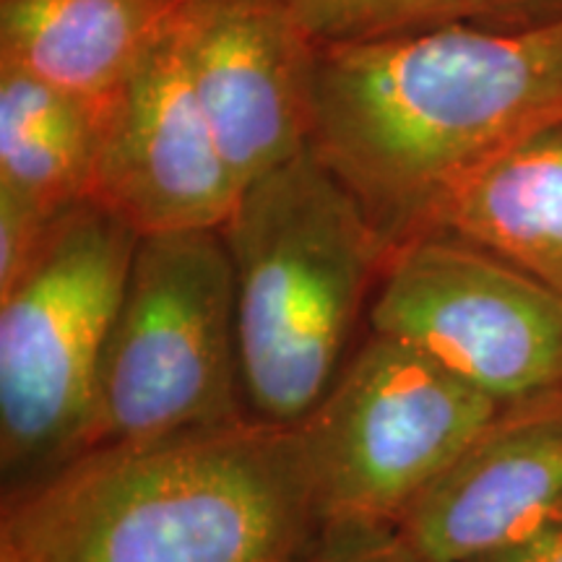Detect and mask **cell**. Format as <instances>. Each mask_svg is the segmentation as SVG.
Segmentation results:
<instances>
[{
  "label": "cell",
  "instance_id": "obj_1",
  "mask_svg": "<svg viewBox=\"0 0 562 562\" xmlns=\"http://www.w3.org/2000/svg\"><path fill=\"white\" fill-rule=\"evenodd\" d=\"M560 125L562 13L318 50L313 146L391 248L456 178Z\"/></svg>",
  "mask_w": 562,
  "mask_h": 562
},
{
  "label": "cell",
  "instance_id": "obj_2",
  "mask_svg": "<svg viewBox=\"0 0 562 562\" xmlns=\"http://www.w3.org/2000/svg\"><path fill=\"white\" fill-rule=\"evenodd\" d=\"M321 531L300 430L245 417L89 448L5 492L0 562H302Z\"/></svg>",
  "mask_w": 562,
  "mask_h": 562
},
{
  "label": "cell",
  "instance_id": "obj_3",
  "mask_svg": "<svg viewBox=\"0 0 562 562\" xmlns=\"http://www.w3.org/2000/svg\"><path fill=\"white\" fill-rule=\"evenodd\" d=\"M222 232L245 412L297 430L355 351L391 245L315 146L250 182Z\"/></svg>",
  "mask_w": 562,
  "mask_h": 562
},
{
  "label": "cell",
  "instance_id": "obj_4",
  "mask_svg": "<svg viewBox=\"0 0 562 562\" xmlns=\"http://www.w3.org/2000/svg\"><path fill=\"white\" fill-rule=\"evenodd\" d=\"M138 232L97 199L68 206L37 261L0 294L3 495L87 446L97 375Z\"/></svg>",
  "mask_w": 562,
  "mask_h": 562
},
{
  "label": "cell",
  "instance_id": "obj_5",
  "mask_svg": "<svg viewBox=\"0 0 562 562\" xmlns=\"http://www.w3.org/2000/svg\"><path fill=\"white\" fill-rule=\"evenodd\" d=\"M245 417L235 273L224 232L140 237L104 344L83 451Z\"/></svg>",
  "mask_w": 562,
  "mask_h": 562
},
{
  "label": "cell",
  "instance_id": "obj_6",
  "mask_svg": "<svg viewBox=\"0 0 562 562\" xmlns=\"http://www.w3.org/2000/svg\"><path fill=\"white\" fill-rule=\"evenodd\" d=\"M497 409L430 357L368 331L297 427L323 526L396 529Z\"/></svg>",
  "mask_w": 562,
  "mask_h": 562
},
{
  "label": "cell",
  "instance_id": "obj_7",
  "mask_svg": "<svg viewBox=\"0 0 562 562\" xmlns=\"http://www.w3.org/2000/svg\"><path fill=\"white\" fill-rule=\"evenodd\" d=\"M364 321L497 404L562 385V294L459 237L393 245Z\"/></svg>",
  "mask_w": 562,
  "mask_h": 562
},
{
  "label": "cell",
  "instance_id": "obj_8",
  "mask_svg": "<svg viewBox=\"0 0 562 562\" xmlns=\"http://www.w3.org/2000/svg\"><path fill=\"white\" fill-rule=\"evenodd\" d=\"M186 21L102 110L91 199L138 237L222 229L243 195L195 97Z\"/></svg>",
  "mask_w": 562,
  "mask_h": 562
},
{
  "label": "cell",
  "instance_id": "obj_9",
  "mask_svg": "<svg viewBox=\"0 0 562 562\" xmlns=\"http://www.w3.org/2000/svg\"><path fill=\"white\" fill-rule=\"evenodd\" d=\"M186 53L240 191L311 149L318 47L284 0H201L186 21Z\"/></svg>",
  "mask_w": 562,
  "mask_h": 562
},
{
  "label": "cell",
  "instance_id": "obj_10",
  "mask_svg": "<svg viewBox=\"0 0 562 562\" xmlns=\"http://www.w3.org/2000/svg\"><path fill=\"white\" fill-rule=\"evenodd\" d=\"M562 503V385L501 404L396 531L425 562H474Z\"/></svg>",
  "mask_w": 562,
  "mask_h": 562
},
{
  "label": "cell",
  "instance_id": "obj_11",
  "mask_svg": "<svg viewBox=\"0 0 562 562\" xmlns=\"http://www.w3.org/2000/svg\"><path fill=\"white\" fill-rule=\"evenodd\" d=\"M201 0H0V63L87 102L115 97Z\"/></svg>",
  "mask_w": 562,
  "mask_h": 562
},
{
  "label": "cell",
  "instance_id": "obj_12",
  "mask_svg": "<svg viewBox=\"0 0 562 562\" xmlns=\"http://www.w3.org/2000/svg\"><path fill=\"white\" fill-rule=\"evenodd\" d=\"M422 232L472 243L562 294V125L442 188Z\"/></svg>",
  "mask_w": 562,
  "mask_h": 562
},
{
  "label": "cell",
  "instance_id": "obj_13",
  "mask_svg": "<svg viewBox=\"0 0 562 562\" xmlns=\"http://www.w3.org/2000/svg\"><path fill=\"white\" fill-rule=\"evenodd\" d=\"M102 110L0 63V186L55 214L91 199Z\"/></svg>",
  "mask_w": 562,
  "mask_h": 562
},
{
  "label": "cell",
  "instance_id": "obj_14",
  "mask_svg": "<svg viewBox=\"0 0 562 562\" xmlns=\"http://www.w3.org/2000/svg\"><path fill=\"white\" fill-rule=\"evenodd\" d=\"M318 50L461 21V0H284Z\"/></svg>",
  "mask_w": 562,
  "mask_h": 562
},
{
  "label": "cell",
  "instance_id": "obj_15",
  "mask_svg": "<svg viewBox=\"0 0 562 562\" xmlns=\"http://www.w3.org/2000/svg\"><path fill=\"white\" fill-rule=\"evenodd\" d=\"M60 214L0 186V294L9 292L37 261Z\"/></svg>",
  "mask_w": 562,
  "mask_h": 562
},
{
  "label": "cell",
  "instance_id": "obj_16",
  "mask_svg": "<svg viewBox=\"0 0 562 562\" xmlns=\"http://www.w3.org/2000/svg\"><path fill=\"white\" fill-rule=\"evenodd\" d=\"M302 562H425L393 526H323L318 542Z\"/></svg>",
  "mask_w": 562,
  "mask_h": 562
},
{
  "label": "cell",
  "instance_id": "obj_17",
  "mask_svg": "<svg viewBox=\"0 0 562 562\" xmlns=\"http://www.w3.org/2000/svg\"><path fill=\"white\" fill-rule=\"evenodd\" d=\"M474 562H562V503L508 544Z\"/></svg>",
  "mask_w": 562,
  "mask_h": 562
},
{
  "label": "cell",
  "instance_id": "obj_18",
  "mask_svg": "<svg viewBox=\"0 0 562 562\" xmlns=\"http://www.w3.org/2000/svg\"><path fill=\"white\" fill-rule=\"evenodd\" d=\"M562 13V0H461V19L524 21Z\"/></svg>",
  "mask_w": 562,
  "mask_h": 562
}]
</instances>
